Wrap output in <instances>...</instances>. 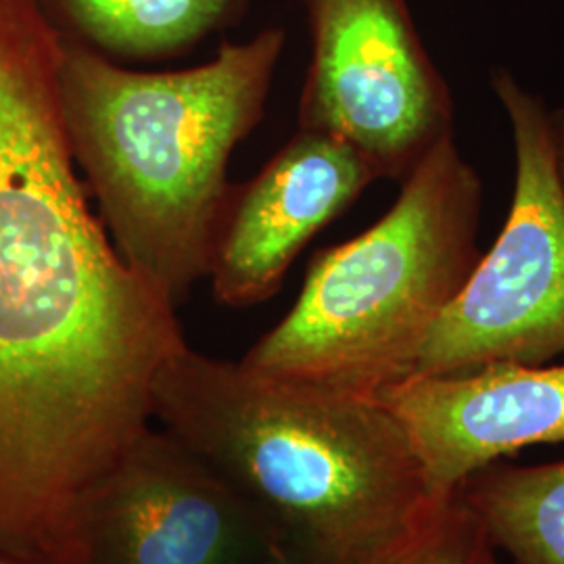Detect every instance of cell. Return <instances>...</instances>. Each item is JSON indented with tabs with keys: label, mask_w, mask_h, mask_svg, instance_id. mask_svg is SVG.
Returning <instances> with one entry per match:
<instances>
[{
	"label": "cell",
	"mask_w": 564,
	"mask_h": 564,
	"mask_svg": "<svg viewBox=\"0 0 564 564\" xmlns=\"http://www.w3.org/2000/svg\"><path fill=\"white\" fill-rule=\"evenodd\" d=\"M61 34L0 0V494L80 481L153 423L176 305L90 212L61 116Z\"/></svg>",
	"instance_id": "1"
},
{
	"label": "cell",
	"mask_w": 564,
	"mask_h": 564,
	"mask_svg": "<svg viewBox=\"0 0 564 564\" xmlns=\"http://www.w3.org/2000/svg\"><path fill=\"white\" fill-rule=\"evenodd\" d=\"M153 419L318 564H379L442 505L377 398L263 379L186 345L155 381Z\"/></svg>",
	"instance_id": "2"
},
{
	"label": "cell",
	"mask_w": 564,
	"mask_h": 564,
	"mask_svg": "<svg viewBox=\"0 0 564 564\" xmlns=\"http://www.w3.org/2000/svg\"><path fill=\"white\" fill-rule=\"evenodd\" d=\"M282 46L268 28L199 67L149 74L61 36L72 155L121 260L176 307L207 276L230 153L262 120Z\"/></svg>",
	"instance_id": "3"
},
{
	"label": "cell",
	"mask_w": 564,
	"mask_h": 564,
	"mask_svg": "<svg viewBox=\"0 0 564 564\" xmlns=\"http://www.w3.org/2000/svg\"><path fill=\"white\" fill-rule=\"evenodd\" d=\"M481 178L454 139L440 142L379 223L314 256L300 300L239 364L263 379L364 398L403 381L481 260Z\"/></svg>",
	"instance_id": "4"
},
{
	"label": "cell",
	"mask_w": 564,
	"mask_h": 564,
	"mask_svg": "<svg viewBox=\"0 0 564 564\" xmlns=\"http://www.w3.org/2000/svg\"><path fill=\"white\" fill-rule=\"evenodd\" d=\"M494 90L517 153L508 220L429 328L408 377L542 364L564 354V184L552 111L506 72L494 74Z\"/></svg>",
	"instance_id": "5"
},
{
	"label": "cell",
	"mask_w": 564,
	"mask_h": 564,
	"mask_svg": "<svg viewBox=\"0 0 564 564\" xmlns=\"http://www.w3.org/2000/svg\"><path fill=\"white\" fill-rule=\"evenodd\" d=\"M312 61L300 128L358 151L379 178L403 182L452 137L454 105L405 0H302Z\"/></svg>",
	"instance_id": "6"
},
{
	"label": "cell",
	"mask_w": 564,
	"mask_h": 564,
	"mask_svg": "<svg viewBox=\"0 0 564 564\" xmlns=\"http://www.w3.org/2000/svg\"><path fill=\"white\" fill-rule=\"evenodd\" d=\"M281 540L212 464L151 429L90 506L82 564H245Z\"/></svg>",
	"instance_id": "7"
},
{
	"label": "cell",
	"mask_w": 564,
	"mask_h": 564,
	"mask_svg": "<svg viewBox=\"0 0 564 564\" xmlns=\"http://www.w3.org/2000/svg\"><path fill=\"white\" fill-rule=\"evenodd\" d=\"M372 181L349 144L300 128L258 176L230 188L207 265L216 300L230 307L270 300L303 247Z\"/></svg>",
	"instance_id": "8"
},
{
	"label": "cell",
	"mask_w": 564,
	"mask_h": 564,
	"mask_svg": "<svg viewBox=\"0 0 564 564\" xmlns=\"http://www.w3.org/2000/svg\"><path fill=\"white\" fill-rule=\"evenodd\" d=\"M377 400L405 429L437 502L500 456L564 442V364L500 362L408 377Z\"/></svg>",
	"instance_id": "9"
},
{
	"label": "cell",
	"mask_w": 564,
	"mask_h": 564,
	"mask_svg": "<svg viewBox=\"0 0 564 564\" xmlns=\"http://www.w3.org/2000/svg\"><path fill=\"white\" fill-rule=\"evenodd\" d=\"M63 39L113 59H165L241 20L247 0H36Z\"/></svg>",
	"instance_id": "10"
},
{
	"label": "cell",
	"mask_w": 564,
	"mask_h": 564,
	"mask_svg": "<svg viewBox=\"0 0 564 564\" xmlns=\"http://www.w3.org/2000/svg\"><path fill=\"white\" fill-rule=\"evenodd\" d=\"M491 542L517 564H564V460L485 466L458 489Z\"/></svg>",
	"instance_id": "11"
},
{
	"label": "cell",
	"mask_w": 564,
	"mask_h": 564,
	"mask_svg": "<svg viewBox=\"0 0 564 564\" xmlns=\"http://www.w3.org/2000/svg\"><path fill=\"white\" fill-rule=\"evenodd\" d=\"M494 550L481 519L456 491L379 564H498Z\"/></svg>",
	"instance_id": "12"
},
{
	"label": "cell",
	"mask_w": 564,
	"mask_h": 564,
	"mask_svg": "<svg viewBox=\"0 0 564 564\" xmlns=\"http://www.w3.org/2000/svg\"><path fill=\"white\" fill-rule=\"evenodd\" d=\"M245 564H318L307 552H303L300 545L281 540L272 547H268L263 554L256 556L253 561Z\"/></svg>",
	"instance_id": "13"
},
{
	"label": "cell",
	"mask_w": 564,
	"mask_h": 564,
	"mask_svg": "<svg viewBox=\"0 0 564 564\" xmlns=\"http://www.w3.org/2000/svg\"><path fill=\"white\" fill-rule=\"evenodd\" d=\"M552 123H554V141H556V160H558V172L564 184V109L552 111Z\"/></svg>",
	"instance_id": "14"
}]
</instances>
